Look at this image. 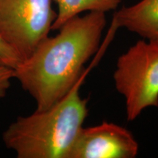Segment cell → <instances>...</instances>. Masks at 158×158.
Here are the masks:
<instances>
[{"mask_svg": "<svg viewBox=\"0 0 158 158\" xmlns=\"http://www.w3.org/2000/svg\"><path fill=\"white\" fill-rule=\"evenodd\" d=\"M106 25L105 13L78 15L15 69L14 78L35 100L36 110L48 109L84 78V64L98 51Z\"/></svg>", "mask_w": 158, "mask_h": 158, "instance_id": "6da1fadb", "label": "cell"}, {"mask_svg": "<svg viewBox=\"0 0 158 158\" xmlns=\"http://www.w3.org/2000/svg\"><path fill=\"white\" fill-rule=\"evenodd\" d=\"M83 78L48 109L19 116L2 134L18 158H68L88 115V99L79 93Z\"/></svg>", "mask_w": 158, "mask_h": 158, "instance_id": "7a4b0ae2", "label": "cell"}, {"mask_svg": "<svg viewBox=\"0 0 158 158\" xmlns=\"http://www.w3.org/2000/svg\"><path fill=\"white\" fill-rule=\"evenodd\" d=\"M116 90L125 100L128 121L149 107H158V40H140L118 58Z\"/></svg>", "mask_w": 158, "mask_h": 158, "instance_id": "3957f363", "label": "cell"}, {"mask_svg": "<svg viewBox=\"0 0 158 158\" xmlns=\"http://www.w3.org/2000/svg\"><path fill=\"white\" fill-rule=\"evenodd\" d=\"M56 17L51 0H0V35L23 61L48 37Z\"/></svg>", "mask_w": 158, "mask_h": 158, "instance_id": "277c9868", "label": "cell"}, {"mask_svg": "<svg viewBox=\"0 0 158 158\" xmlns=\"http://www.w3.org/2000/svg\"><path fill=\"white\" fill-rule=\"evenodd\" d=\"M138 149L131 132L118 124L103 122L81 128L68 158H134Z\"/></svg>", "mask_w": 158, "mask_h": 158, "instance_id": "5b68a950", "label": "cell"}, {"mask_svg": "<svg viewBox=\"0 0 158 158\" xmlns=\"http://www.w3.org/2000/svg\"><path fill=\"white\" fill-rule=\"evenodd\" d=\"M112 29H127L149 40H158V0H141L115 13Z\"/></svg>", "mask_w": 158, "mask_h": 158, "instance_id": "8992f818", "label": "cell"}, {"mask_svg": "<svg viewBox=\"0 0 158 158\" xmlns=\"http://www.w3.org/2000/svg\"><path fill=\"white\" fill-rule=\"evenodd\" d=\"M58 12L51 30L58 29L70 19L78 16L83 12L105 13L113 10L122 0H54Z\"/></svg>", "mask_w": 158, "mask_h": 158, "instance_id": "52a82bcc", "label": "cell"}, {"mask_svg": "<svg viewBox=\"0 0 158 158\" xmlns=\"http://www.w3.org/2000/svg\"><path fill=\"white\" fill-rule=\"evenodd\" d=\"M22 59L0 35V66L15 69Z\"/></svg>", "mask_w": 158, "mask_h": 158, "instance_id": "ba28073f", "label": "cell"}, {"mask_svg": "<svg viewBox=\"0 0 158 158\" xmlns=\"http://www.w3.org/2000/svg\"><path fill=\"white\" fill-rule=\"evenodd\" d=\"M14 69L0 66V98H5L10 86L12 78H14Z\"/></svg>", "mask_w": 158, "mask_h": 158, "instance_id": "9c48e42d", "label": "cell"}]
</instances>
